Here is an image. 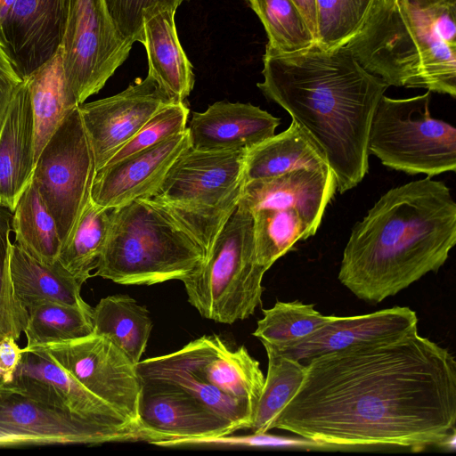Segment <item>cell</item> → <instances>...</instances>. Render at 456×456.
<instances>
[{
    "instance_id": "cell-1",
    "label": "cell",
    "mask_w": 456,
    "mask_h": 456,
    "mask_svg": "<svg viewBox=\"0 0 456 456\" xmlns=\"http://www.w3.org/2000/svg\"><path fill=\"white\" fill-rule=\"evenodd\" d=\"M304 363L271 429L330 449L455 448L456 362L418 327Z\"/></svg>"
},
{
    "instance_id": "cell-2",
    "label": "cell",
    "mask_w": 456,
    "mask_h": 456,
    "mask_svg": "<svg viewBox=\"0 0 456 456\" xmlns=\"http://www.w3.org/2000/svg\"><path fill=\"white\" fill-rule=\"evenodd\" d=\"M257 87L283 108L324 156L337 191L358 185L369 169L372 117L389 86L363 69L346 45L317 44L292 53L266 45Z\"/></svg>"
},
{
    "instance_id": "cell-3",
    "label": "cell",
    "mask_w": 456,
    "mask_h": 456,
    "mask_svg": "<svg viewBox=\"0 0 456 456\" xmlns=\"http://www.w3.org/2000/svg\"><path fill=\"white\" fill-rule=\"evenodd\" d=\"M456 243V203L430 177L387 191L355 224L338 280L358 298L380 303L428 273H436Z\"/></svg>"
},
{
    "instance_id": "cell-4",
    "label": "cell",
    "mask_w": 456,
    "mask_h": 456,
    "mask_svg": "<svg viewBox=\"0 0 456 456\" xmlns=\"http://www.w3.org/2000/svg\"><path fill=\"white\" fill-rule=\"evenodd\" d=\"M346 45L363 69L389 86L456 96V46L443 40L419 0H378Z\"/></svg>"
},
{
    "instance_id": "cell-5",
    "label": "cell",
    "mask_w": 456,
    "mask_h": 456,
    "mask_svg": "<svg viewBox=\"0 0 456 456\" xmlns=\"http://www.w3.org/2000/svg\"><path fill=\"white\" fill-rule=\"evenodd\" d=\"M136 370L142 382L183 390L239 430L251 428L265 384L259 362L248 349H232L216 335L140 361Z\"/></svg>"
},
{
    "instance_id": "cell-6",
    "label": "cell",
    "mask_w": 456,
    "mask_h": 456,
    "mask_svg": "<svg viewBox=\"0 0 456 456\" xmlns=\"http://www.w3.org/2000/svg\"><path fill=\"white\" fill-rule=\"evenodd\" d=\"M205 256L204 248L169 215L141 198L111 209L108 239L92 276L122 285L181 281Z\"/></svg>"
},
{
    "instance_id": "cell-7",
    "label": "cell",
    "mask_w": 456,
    "mask_h": 456,
    "mask_svg": "<svg viewBox=\"0 0 456 456\" xmlns=\"http://www.w3.org/2000/svg\"><path fill=\"white\" fill-rule=\"evenodd\" d=\"M246 151H183L147 199L207 250L243 191Z\"/></svg>"
},
{
    "instance_id": "cell-8",
    "label": "cell",
    "mask_w": 456,
    "mask_h": 456,
    "mask_svg": "<svg viewBox=\"0 0 456 456\" xmlns=\"http://www.w3.org/2000/svg\"><path fill=\"white\" fill-rule=\"evenodd\" d=\"M267 270L256 257L253 217L238 204L203 261L181 281L188 302L201 316L231 324L248 318L262 305Z\"/></svg>"
},
{
    "instance_id": "cell-9",
    "label": "cell",
    "mask_w": 456,
    "mask_h": 456,
    "mask_svg": "<svg viewBox=\"0 0 456 456\" xmlns=\"http://www.w3.org/2000/svg\"><path fill=\"white\" fill-rule=\"evenodd\" d=\"M336 191L330 169H297L245 183L238 204L253 217L258 262L269 269L296 242L314 235Z\"/></svg>"
},
{
    "instance_id": "cell-10",
    "label": "cell",
    "mask_w": 456,
    "mask_h": 456,
    "mask_svg": "<svg viewBox=\"0 0 456 456\" xmlns=\"http://www.w3.org/2000/svg\"><path fill=\"white\" fill-rule=\"evenodd\" d=\"M143 441L141 428H112L71 411L50 384L21 374L0 380V447Z\"/></svg>"
},
{
    "instance_id": "cell-11",
    "label": "cell",
    "mask_w": 456,
    "mask_h": 456,
    "mask_svg": "<svg viewBox=\"0 0 456 456\" xmlns=\"http://www.w3.org/2000/svg\"><path fill=\"white\" fill-rule=\"evenodd\" d=\"M431 92L380 98L368 136L369 154L394 170L432 177L456 170V129L429 111Z\"/></svg>"
},
{
    "instance_id": "cell-12",
    "label": "cell",
    "mask_w": 456,
    "mask_h": 456,
    "mask_svg": "<svg viewBox=\"0 0 456 456\" xmlns=\"http://www.w3.org/2000/svg\"><path fill=\"white\" fill-rule=\"evenodd\" d=\"M95 172L94 152L77 106L44 147L32 175L56 223L61 246L90 200Z\"/></svg>"
},
{
    "instance_id": "cell-13",
    "label": "cell",
    "mask_w": 456,
    "mask_h": 456,
    "mask_svg": "<svg viewBox=\"0 0 456 456\" xmlns=\"http://www.w3.org/2000/svg\"><path fill=\"white\" fill-rule=\"evenodd\" d=\"M132 46L115 27L105 0H69L60 47L66 83L78 105L105 86Z\"/></svg>"
},
{
    "instance_id": "cell-14",
    "label": "cell",
    "mask_w": 456,
    "mask_h": 456,
    "mask_svg": "<svg viewBox=\"0 0 456 456\" xmlns=\"http://www.w3.org/2000/svg\"><path fill=\"white\" fill-rule=\"evenodd\" d=\"M22 349L45 354L87 390L138 424L142 381L136 364L107 338L92 333L74 340Z\"/></svg>"
},
{
    "instance_id": "cell-15",
    "label": "cell",
    "mask_w": 456,
    "mask_h": 456,
    "mask_svg": "<svg viewBox=\"0 0 456 456\" xmlns=\"http://www.w3.org/2000/svg\"><path fill=\"white\" fill-rule=\"evenodd\" d=\"M168 95L150 76L118 94L78 105L96 171L103 167L163 106Z\"/></svg>"
},
{
    "instance_id": "cell-16",
    "label": "cell",
    "mask_w": 456,
    "mask_h": 456,
    "mask_svg": "<svg viewBox=\"0 0 456 456\" xmlns=\"http://www.w3.org/2000/svg\"><path fill=\"white\" fill-rule=\"evenodd\" d=\"M68 8L69 0H13L0 24V43L22 79L58 52Z\"/></svg>"
},
{
    "instance_id": "cell-17",
    "label": "cell",
    "mask_w": 456,
    "mask_h": 456,
    "mask_svg": "<svg viewBox=\"0 0 456 456\" xmlns=\"http://www.w3.org/2000/svg\"><path fill=\"white\" fill-rule=\"evenodd\" d=\"M138 424L159 445L175 439L232 435L239 430L197 399L177 387L142 382Z\"/></svg>"
},
{
    "instance_id": "cell-18",
    "label": "cell",
    "mask_w": 456,
    "mask_h": 456,
    "mask_svg": "<svg viewBox=\"0 0 456 456\" xmlns=\"http://www.w3.org/2000/svg\"><path fill=\"white\" fill-rule=\"evenodd\" d=\"M190 146L186 128L154 146L108 163L95 172L91 200L100 207L115 208L150 197L175 159Z\"/></svg>"
},
{
    "instance_id": "cell-19",
    "label": "cell",
    "mask_w": 456,
    "mask_h": 456,
    "mask_svg": "<svg viewBox=\"0 0 456 456\" xmlns=\"http://www.w3.org/2000/svg\"><path fill=\"white\" fill-rule=\"evenodd\" d=\"M417 325L415 311L407 306H395L365 314L333 315L330 321L306 337L281 345L262 344L265 349L305 362L354 344L403 333Z\"/></svg>"
},
{
    "instance_id": "cell-20",
    "label": "cell",
    "mask_w": 456,
    "mask_h": 456,
    "mask_svg": "<svg viewBox=\"0 0 456 456\" xmlns=\"http://www.w3.org/2000/svg\"><path fill=\"white\" fill-rule=\"evenodd\" d=\"M280 119L251 103L217 102L189 122L191 147L199 151H246L274 135Z\"/></svg>"
},
{
    "instance_id": "cell-21",
    "label": "cell",
    "mask_w": 456,
    "mask_h": 456,
    "mask_svg": "<svg viewBox=\"0 0 456 456\" xmlns=\"http://www.w3.org/2000/svg\"><path fill=\"white\" fill-rule=\"evenodd\" d=\"M34 120L28 82L15 93L0 129V205L13 212L34 171Z\"/></svg>"
},
{
    "instance_id": "cell-22",
    "label": "cell",
    "mask_w": 456,
    "mask_h": 456,
    "mask_svg": "<svg viewBox=\"0 0 456 456\" xmlns=\"http://www.w3.org/2000/svg\"><path fill=\"white\" fill-rule=\"evenodd\" d=\"M175 11H157L143 19L150 75L172 102H184L195 81L192 65L179 42Z\"/></svg>"
},
{
    "instance_id": "cell-23",
    "label": "cell",
    "mask_w": 456,
    "mask_h": 456,
    "mask_svg": "<svg viewBox=\"0 0 456 456\" xmlns=\"http://www.w3.org/2000/svg\"><path fill=\"white\" fill-rule=\"evenodd\" d=\"M9 268L15 295L26 309L38 301L92 308L81 297L83 284L58 260L53 264L41 262L12 242Z\"/></svg>"
},
{
    "instance_id": "cell-24",
    "label": "cell",
    "mask_w": 456,
    "mask_h": 456,
    "mask_svg": "<svg viewBox=\"0 0 456 456\" xmlns=\"http://www.w3.org/2000/svg\"><path fill=\"white\" fill-rule=\"evenodd\" d=\"M16 374L50 384L71 411L90 421L118 429H142L87 390L64 368L39 351L22 349V358Z\"/></svg>"
},
{
    "instance_id": "cell-25",
    "label": "cell",
    "mask_w": 456,
    "mask_h": 456,
    "mask_svg": "<svg viewBox=\"0 0 456 456\" xmlns=\"http://www.w3.org/2000/svg\"><path fill=\"white\" fill-rule=\"evenodd\" d=\"M328 169L324 156L292 120L283 132L246 152L244 182L279 176L297 169Z\"/></svg>"
},
{
    "instance_id": "cell-26",
    "label": "cell",
    "mask_w": 456,
    "mask_h": 456,
    "mask_svg": "<svg viewBox=\"0 0 456 456\" xmlns=\"http://www.w3.org/2000/svg\"><path fill=\"white\" fill-rule=\"evenodd\" d=\"M34 120L35 164L44 147L66 117L78 106L69 91L63 73L61 52L27 79Z\"/></svg>"
},
{
    "instance_id": "cell-27",
    "label": "cell",
    "mask_w": 456,
    "mask_h": 456,
    "mask_svg": "<svg viewBox=\"0 0 456 456\" xmlns=\"http://www.w3.org/2000/svg\"><path fill=\"white\" fill-rule=\"evenodd\" d=\"M93 333L103 336L137 364L144 353L152 322L146 307L128 295L102 298L92 310Z\"/></svg>"
},
{
    "instance_id": "cell-28",
    "label": "cell",
    "mask_w": 456,
    "mask_h": 456,
    "mask_svg": "<svg viewBox=\"0 0 456 456\" xmlns=\"http://www.w3.org/2000/svg\"><path fill=\"white\" fill-rule=\"evenodd\" d=\"M111 209L94 204L90 198L61 248L57 260L82 284L97 268L110 228Z\"/></svg>"
},
{
    "instance_id": "cell-29",
    "label": "cell",
    "mask_w": 456,
    "mask_h": 456,
    "mask_svg": "<svg viewBox=\"0 0 456 456\" xmlns=\"http://www.w3.org/2000/svg\"><path fill=\"white\" fill-rule=\"evenodd\" d=\"M12 230L14 242L29 255L47 264L57 260L61 241L56 223L32 179L12 212Z\"/></svg>"
},
{
    "instance_id": "cell-30",
    "label": "cell",
    "mask_w": 456,
    "mask_h": 456,
    "mask_svg": "<svg viewBox=\"0 0 456 456\" xmlns=\"http://www.w3.org/2000/svg\"><path fill=\"white\" fill-rule=\"evenodd\" d=\"M26 347L74 340L93 333L92 310L54 301L27 307Z\"/></svg>"
},
{
    "instance_id": "cell-31",
    "label": "cell",
    "mask_w": 456,
    "mask_h": 456,
    "mask_svg": "<svg viewBox=\"0 0 456 456\" xmlns=\"http://www.w3.org/2000/svg\"><path fill=\"white\" fill-rule=\"evenodd\" d=\"M268 358L267 374L257 402L250 429L255 434L271 430L273 420L300 387L305 364L265 349Z\"/></svg>"
},
{
    "instance_id": "cell-32",
    "label": "cell",
    "mask_w": 456,
    "mask_h": 456,
    "mask_svg": "<svg viewBox=\"0 0 456 456\" xmlns=\"http://www.w3.org/2000/svg\"><path fill=\"white\" fill-rule=\"evenodd\" d=\"M268 37V45L284 53L316 44L305 19L293 0H249Z\"/></svg>"
},
{
    "instance_id": "cell-33",
    "label": "cell",
    "mask_w": 456,
    "mask_h": 456,
    "mask_svg": "<svg viewBox=\"0 0 456 456\" xmlns=\"http://www.w3.org/2000/svg\"><path fill=\"white\" fill-rule=\"evenodd\" d=\"M263 318L257 322L253 335L262 343L281 345L308 336L330 321L333 315H324L314 305L277 301L263 309Z\"/></svg>"
},
{
    "instance_id": "cell-34",
    "label": "cell",
    "mask_w": 456,
    "mask_h": 456,
    "mask_svg": "<svg viewBox=\"0 0 456 456\" xmlns=\"http://www.w3.org/2000/svg\"><path fill=\"white\" fill-rule=\"evenodd\" d=\"M378 0H315L316 44L346 45L362 28Z\"/></svg>"
},
{
    "instance_id": "cell-35",
    "label": "cell",
    "mask_w": 456,
    "mask_h": 456,
    "mask_svg": "<svg viewBox=\"0 0 456 456\" xmlns=\"http://www.w3.org/2000/svg\"><path fill=\"white\" fill-rule=\"evenodd\" d=\"M12 216V213L0 205V339L12 337L17 341L26 328L28 315L15 295L10 274Z\"/></svg>"
},
{
    "instance_id": "cell-36",
    "label": "cell",
    "mask_w": 456,
    "mask_h": 456,
    "mask_svg": "<svg viewBox=\"0 0 456 456\" xmlns=\"http://www.w3.org/2000/svg\"><path fill=\"white\" fill-rule=\"evenodd\" d=\"M189 114V107L184 102H171L166 104L108 163L122 159L183 132L187 128Z\"/></svg>"
},
{
    "instance_id": "cell-37",
    "label": "cell",
    "mask_w": 456,
    "mask_h": 456,
    "mask_svg": "<svg viewBox=\"0 0 456 456\" xmlns=\"http://www.w3.org/2000/svg\"><path fill=\"white\" fill-rule=\"evenodd\" d=\"M184 0H105L115 27L127 42H143V19L159 10H174Z\"/></svg>"
},
{
    "instance_id": "cell-38",
    "label": "cell",
    "mask_w": 456,
    "mask_h": 456,
    "mask_svg": "<svg viewBox=\"0 0 456 456\" xmlns=\"http://www.w3.org/2000/svg\"><path fill=\"white\" fill-rule=\"evenodd\" d=\"M23 82L0 43V129L10 103Z\"/></svg>"
},
{
    "instance_id": "cell-39",
    "label": "cell",
    "mask_w": 456,
    "mask_h": 456,
    "mask_svg": "<svg viewBox=\"0 0 456 456\" xmlns=\"http://www.w3.org/2000/svg\"><path fill=\"white\" fill-rule=\"evenodd\" d=\"M22 358V349L12 337L0 339V380H13Z\"/></svg>"
},
{
    "instance_id": "cell-40",
    "label": "cell",
    "mask_w": 456,
    "mask_h": 456,
    "mask_svg": "<svg viewBox=\"0 0 456 456\" xmlns=\"http://www.w3.org/2000/svg\"><path fill=\"white\" fill-rule=\"evenodd\" d=\"M302 12L305 21L316 40V7L315 0H293Z\"/></svg>"
},
{
    "instance_id": "cell-41",
    "label": "cell",
    "mask_w": 456,
    "mask_h": 456,
    "mask_svg": "<svg viewBox=\"0 0 456 456\" xmlns=\"http://www.w3.org/2000/svg\"><path fill=\"white\" fill-rule=\"evenodd\" d=\"M247 1H248V2H249V0H247Z\"/></svg>"
}]
</instances>
